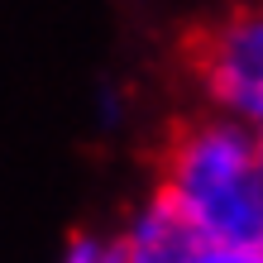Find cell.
Returning <instances> with one entry per match:
<instances>
[{"instance_id": "277c9868", "label": "cell", "mask_w": 263, "mask_h": 263, "mask_svg": "<svg viewBox=\"0 0 263 263\" xmlns=\"http://www.w3.org/2000/svg\"><path fill=\"white\" fill-rule=\"evenodd\" d=\"M63 263H125L120 254V239H96V235H77L67 244Z\"/></svg>"}, {"instance_id": "3957f363", "label": "cell", "mask_w": 263, "mask_h": 263, "mask_svg": "<svg viewBox=\"0 0 263 263\" xmlns=\"http://www.w3.org/2000/svg\"><path fill=\"white\" fill-rule=\"evenodd\" d=\"M201 244H206V235L158 192L120 235V254H125V263H192Z\"/></svg>"}, {"instance_id": "6da1fadb", "label": "cell", "mask_w": 263, "mask_h": 263, "mask_svg": "<svg viewBox=\"0 0 263 263\" xmlns=\"http://www.w3.org/2000/svg\"><path fill=\"white\" fill-rule=\"evenodd\" d=\"M158 192L206 239L263 249V158L254 125L235 115L187 120L163 148Z\"/></svg>"}, {"instance_id": "5b68a950", "label": "cell", "mask_w": 263, "mask_h": 263, "mask_svg": "<svg viewBox=\"0 0 263 263\" xmlns=\"http://www.w3.org/2000/svg\"><path fill=\"white\" fill-rule=\"evenodd\" d=\"M192 263H263V249H254V244H215V239H206Z\"/></svg>"}, {"instance_id": "8992f818", "label": "cell", "mask_w": 263, "mask_h": 263, "mask_svg": "<svg viewBox=\"0 0 263 263\" xmlns=\"http://www.w3.org/2000/svg\"><path fill=\"white\" fill-rule=\"evenodd\" d=\"M254 134H258V158H263V125H254Z\"/></svg>"}, {"instance_id": "7a4b0ae2", "label": "cell", "mask_w": 263, "mask_h": 263, "mask_svg": "<svg viewBox=\"0 0 263 263\" xmlns=\"http://www.w3.org/2000/svg\"><path fill=\"white\" fill-rule=\"evenodd\" d=\"M187 63L211 105L263 125V5H239L187 43Z\"/></svg>"}]
</instances>
